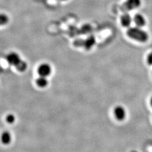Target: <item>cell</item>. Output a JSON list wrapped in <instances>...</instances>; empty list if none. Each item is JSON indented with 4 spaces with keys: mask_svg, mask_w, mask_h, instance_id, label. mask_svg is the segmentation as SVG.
Segmentation results:
<instances>
[{
    "mask_svg": "<svg viewBox=\"0 0 152 152\" xmlns=\"http://www.w3.org/2000/svg\"><path fill=\"white\" fill-rule=\"evenodd\" d=\"M127 34L131 39L140 42H145L149 38L148 33L138 27L129 28Z\"/></svg>",
    "mask_w": 152,
    "mask_h": 152,
    "instance_id": "cell-1",
    "label": "cell"
},
{
    "mask_svg": "<svg viewBox=\"0 0 152 152\" xmlns=\"http://www.w3.org/2000/svg\"><path fill=\"white\" fill-rule=\"evenodd\" d=\"M95 44V38L91 36L86 39H76L73 42V45L76 47H84L89 50Z\"/></svg>",
    "mask_w": 152,
    "mask_h": 152,
    "instance_id": "cell-2",
    "label": "cell"
},
{
    "mask_svg": "<svg viewBox=\"0 0 152 152\" xmlns=\"http://www.w3.org/2000/svg\"><path fill=\"white\" fill-rule=\"evenodd\" d=\"M141 5V0H126L125 3L120 7L122 12H128L137 9Z\"/></svg>",
    "mask_w": 152,
    "mask_h": 152,
    "instance_id": "cell-3",
    "label": "cell"
},
{
    "mask_svg": "<svg viewBox=\"0 0 152 152\" xmlns=\"http://www.w3.org/2000/svg\"><path fill=\"white\" fill-rule=\"evenodd\" d=\"M37 72L39 76L46 77L50 75V74L51 73L52 68L49 64L43 63L38 66Z\"/></svg>",
    "mask_w": 152,
    "mask_h": 152,
    "instance_id": "cell-4",
    "label": "cell"
},
{
    "mask_svg": "<svg viewBox=\"0 0 152 152\" xmlns=\"http://www.w3.org/2000/svg\"><path fill=\"white\" fill-rule=\"evenodd\" d=\"M22 59L20 56L16 53L12 52L7 55V61L11 65L14 66L15 67L18 65L21 61Z\"/></svg>",
    "mask_w": 152,
    "mask_h": 152,
    "instance_id": "cell-5",
    "label": "cell"
},
{
    "mask_svg": "<svg viewBox=\"0 0 152 152\" xmlns=\"http://www.w3.org/2000/svg\"><path fill=\"white\" fill-rule=\"evenodd\" d=\"M114 114L115 118L118 121H123L126 117V110L122 106L116 107L114 110Z\"/></svg>",
    "mask_w": 152,
    "mask_h": 152,
    "instance_id": "cell-6",
    "label": "cell"
},
{
    "mask_svg": "<svg viewBox=\"0 0 152 152\" xmlns=\"http://www.w3.org/2000/svg\"><path fill=\"white\" fill-rule=\"evenodd\" d=\"M132 18L130 15L127 12H125L120 18V22L122 26L124 27H129L132 23Z\"/></svg>",
    "mask_w": 152,
    "mask_h": 152,
    "instance_id": "cell-7",
    "label": "cell"
},
{
    "mask_svg": "<svg viewBox=\"0 0 152 152\" xmlns=\"http://www.w3.org/2000/svg\"><path fill=\"white\" fill-rule=\"evenodd\" d=\"M134 22L135 23L137 27H142L146 24V20L144 17L140 14H137L134 17Z\"/></svg>",
    "mask_w": 152,
    "mask_h": 152,
    "instance_id": "cell-8",
    "label": "cell"
},
{
    "mask_svg": "<svg viewBox=\"0 0 152 152\" xmlns=\"http://www.w3.org/2000/svg\"><path fill=\"white\" fill-rule=\"evenodd\" d=\"M36 83L38 87L44 88L46 87L48 85V80L46 77L39 76L36 81Z\"/></svg>",
    "mask_w": 152,
    "mask_h": 152,
    "instance_id": "cell-9",
    "label": "cell"
},
{
    "mask_svg": "<svg viewBox=\"0 0 152 152\" xmlns=\"http://www.w3.org/2000/svg\"><path fill=\"white\" fill-rule=\"evenodd\" d=\"M1 140L3 144H9L11 140V134L7 131L4 132L1 136Z\"/></svg>",
    "mask_w": 152,
    "mask_h": 152,
    "instance_id": "cell-10",
    "label": "cell"
},
{
    "mask_svg": "<svg viewBox=\"0 0 152 152\" xmlns=\"http://www.w3.org/2000/svg\"><path fill=\"white\" fill-rule=\"evenodd\" d=\"M15 68H16L17 71L22 72H24L26 70V69L27 68V64L24 61L22 60L18 65H16Z\"/></svg>",
    "mask_w": 152,
    "mask_h": 152,
    "instance_id": "cell-11",
    "label": "cell"
},
{
    "mask_svg": "<svg viewBox=\"0 0 152 152\" xmlns=\"http://www.w3.org/2000/svg\"><path fill=\"white\" fill-rule=\"evenodd\" d=\"M8 21H9V18L5 14H2L0 16V22H1V26L6 24Z\"/></svg>",
    "mask_w": 152,
    "mask_h": 152,
    "instance_id": "cell-12",
    "label": "cell"
},
{
    "mask_svg": "<svg viewBox=\"0 0 152 152\" xmlns=\"http://www.w3.org/2000/svg\"><path fill=\"white\" fill-rule=\"evenodd\" d=\"M6 120L7 123L11 124L15 122V117L14 115H13V114H8L6 117Z\"/></svg>",
    "mask_w": 152,
    "mask_h": 152,
    "instance_id": "cell-13",
    "label": "cell"
},
{
    "mask_svg": "<svg viewBox=\"0 0 152 152\" xmlns=\"http://www.w3.org/2000/svg\"><path fill=\"white\" fill-rule=\"evenodd\" d=\"M147 63L149 65H152V52L149 54L147 56Z\"/></svg>",
    "mask_w": 152,
    "mask_h": 152,
    "instance_id": "cell-14",
    "label": "cell"
},
{
    "mask_svg": "<svg viewBox=\"0 0 152 152\" xmlns=\"http://www.w3.org/2000/svg\"><path fill=\"white\" fill-rule=\"evenodd\" d=\"M151 105L152 106V97L151 98Z\"/></svg>",
    "mask_w": 152,
    "mask_h": 152,
    "instance_id": "cell-15",
    "label": "cell"
},
{
    "mask_svg": "<svg viewBox=\"0 0 152 152\" xmlns=\"http://www.w3.org/2000/svg\"><path fill=\"white\" fill-rule=\"evenodd\" d=\"M137 152V151H132V152Z\"/></svg>",
    "mask_w": 152,
    "mask_h": 152,
    "instance_id": "cell-16",
    "label": "cell"
},
{
    "mask_svg": "<svg viewBox=\"0 0 152 152\" xmlns=\"http://www.w3.org/2000/svg\"><path fill=\"white\" fill-rule=\"evenodd\" d=\"M61 1H66V0H61Z\"/></svg>",
    "mask_w": 152,
    "mask_h": 152,
    "instance_id": "cell-17",
    "label": "cell"
}]
</instances>
